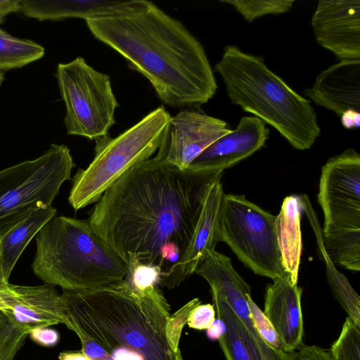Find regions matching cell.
Segmentation results:
<instances>
[{"label": "cell", "mask_w": 360, "mask_h": 360, "mask_svg": "<svg viewBox=\"0 0 360 360\" xmlns=\"http://www.w3.org/2000/svg\"><path fill=\"white\" fill-rule=\"evenodd\" d=\"M222 175L190 167L181 169L150 158L127 171L105 191L87 220L125 262L134 254L164 272L162 246L175 243L181 256L210 186Z\"/></svg>", "instance_id": "cell-1"}, {"label": "cell", "mask_w": 360, "mask_h": 360, "mask_svg": "<svg viewBox=\"0 0 360 360\" xmlns=\"http://www.w3.org/2000/svg\"><path fill=\"white\" fill-rule=\"evenodd\" d=\"M221 178L210 186L201 213L184 252L179 260L163 272L162 285L169 289L178 286L194 273L200 257L207 250H214L219 242L218 225L225 194Z\"/></svg>", "instance_id": "cell-14"}, {"label": "cell", "mask_w": 360, "mask_h": 360, "mask_svg": "<svg viewBox=\"0 0 360 360\" xmlns=\"http://www.w3.org/2000/svg\"><path fill=\"white\" fill-rule=\"evenodd\" d=\"M8 283V281L6 280L3 273L0 246V290H2L4 288H6Z\"/></svg>", "instance_id": "cell-34"}, {"label": "cell", "mask_w": 360, "mask_h": 360, "mask_svg": "<svg viewBox=\"0 0 360 360\" xmlns=\"http://www.w3.org/2000/svg\"><path fill=\"white\" fill-rule=\"evenodd\" d=\"M1 295L8 307L2 312L20 332L29 335L37 328L66 324L62 296L53 285L8 283Z\"/></svg>", "instance_id": "cell-13"}, {"label": "cell", "mask_w": 360, "mask_h": 360, "mask_svg": "<svg viewBox=\"0 0 360 360\" xmlns=\"http://www.w3.org/2000/svg\"><path fill=\"white\" fill-rule=\"evenodd\" d=\"M269 134V129L261 120L243 117L235 129L212 143L188 167L223 172L262 148Z\"/></svg>", "instance_id": "cell-15"}, {"label": "cell", "mask_w": 360, "mask_h": 360, "mask_svg": "<svg viewBox=\"0 0 360 360\" xmlns=\"http://www.w3.org/2000/svg\"><path fill=\"white\" fill-rule=\"evenodd\" d=\"M292 360H332L329 352L316 345L302 344L293 354Z\"/></svg>", "instance_id": "cell-28"}, {"label": "cell", "mask_w": 360, "mask_h": 360, "mask_svg": "<svg viewBox=\"0 0 360 360\" xmlns=\"http://www.w3.org/2000/svg\"><path fill=\"white\" fill-rule=\"evenodd\" d=\"M311 25L317 43L338 59H360L359 0L319 1Z\"/></svg>", "instance_id": "cell-12"}, {"label": "cell", "mask_w": 360, "mask_h": 360, "mask_svg": "<svg viewBox=\"0 0 360 360\" xmlns=\"http://www.w3.org/2000/svg\"><path fill=\"white\" fill-rule=\"evenodd\" d=\"M68 328L92 360H184L179 342L199 304L193 299L171 316L160 288L139 295L120 285L63 290Z\"/></svg>", "instance_id": "cell-2"}, {"label": "cell", "mask_w": 360, "mask_h": 360, "mask_svg": "<svg viewBox=\"0 0 360 360\" xmlns=\"http://www.w3.org/2000/svg\"><path fill=\"white\" fill-rule=\"evenodd\" d=\"M225 329L224 322L217 317L211 326L206 329V334L210 339L218 340L224 335Z\"/></svg>", "instance_id": "cell-32"}, {"label": "cell", "mask_w": 360, "mask_h": 360, "mask_svg": "<svg viewBox=\"0 0 360 360\" xmlns=\"http://www.w3.org/2000/svg\"><path fill=\"white\" fill-rule=\"evenodd\" d=\"M60 360H92L85 355L81 350L76 352H63L59 354Z\"/></svg>", "instance_id": "cell-33"}, {"label": "cell", "mask_w": 360, "mask_h": 360, "mask_svg": "<svg viewBox=\"0 0 360 360\" xmlns=\"http://www.w3.org/2000/svg\"><path fill=\"white\" fill-rule=\"evenodd\" d=\"M221 2L231 5L245 20L252 22L266 15H277L288 12L294 0H223Z\"/></svg>", "instance_id": "cell-23"}, {"label": "cell", "mask_w": 360, "mask_h": 360, "mask_svg": "<svg viewBox=\"0 0 360 360\" xmlns=\"http://www.w3.org/2000/svg\"><path fill=\"white\" fill-rule=\"evenodd\" d=\"M93 36L124 58L171 107L199 106L217 84L201 43L152 1L128 13L86 20Z\"/></svg>", "instance_id": "cell-3"}, {"label": "cell", "mask_w": 360, "mask_h": 360, "mask_svg": "<svg viewBox=\"0 0 360 360\" xmlns=\"http://www.w3.org/2000/svg\"><path fill=\"white\" fill-rule=\"evenodd\" d=\"M248 303L253 325L261 338L271 347L276 349L283 350L281 341L276 330L264 312L253 301L251 295L248 296Z\"/></svg>", "instance_id": "cell-26"}, {"label": "cell", "mask_w": 360, "mask_h": 360, "mask_svg": "<svg viewBox=\"0 0 360 360\" xmlns=\"http://www.w3.org/2000/svg\"><path fill=\"white\" fill-rule=\"evenodd\" d=\"M216 311L213 304H199L191 311L187 320L190 328L204 330L208 328L216 319Z\"/></svg>", "instance_id": "cell-27"}, {"label": "cell", "mask_w": 360, "mask_h": 360, "mask_svg": "<svg viewBox=\"0 0 360 360\" xmlns=\"http://www.w3.org/2000/svg\"><path fill=\"white\" fill-rule=\"evenodd\" d=\"M27 335L15 328L0 311V360H13Z\"/></svg>", "instance_id": "cell-25"}, {"label": "cell", "mask_w": 360, "mask_h": 360, "mask_svg": "<svg viewBox=\"0 0 360 360\" xmlns=\"http://www.w3.org/2000/svg\"><path fill=\"white\" fill-rule=\"evenodd\" d=\"M300 204L297 195H290L283 201L276 216L275 230L283 268L292 281L297 283L302 254Z\"/></svg>", "instance_id": "cell-20"}, {"label": "cell", "mask_w": 360, "mask_h": 360, "mask_svg": "<svg viewBox=\"0 0 360 360\" xmlns=\"http://www.w3.org/2000/svg\"><path fill=\"white\" fill-rule=\"evenodd\" d=\"M56 77L65 105L67 134L90 140L108 134L119 106L110 77L94 69L80 56L59 63Z\"/></svg>", "instance_id": "cell-8"}, {"label": "cell", "mask_w": 360, "mask_h": 360, "mask_svg": "<svg viewBox=\"0 0 360 360\" xmlns=\"http://www.w3.org/2000/svg\"><path fill=\"white\" fill-rule=\"evenodd\" d=\"M317 200L323 216L324 246L360 244V155L354 149L321 168Z\"/></svg>", "instance_id": "cell-10"}, {"label": "cell", "mask_w": 360, "mask_h": 360, "mask_svg": "<svg viewBox=\"0 0 360 360\" xmlns=\"http://www.w3.org/2000/svg\"><path fill=\"white\" fill-rule=\"evenodd\" d=\"M163 106L149 112L115 138L108 134L96 140L95 156L84 169H78L68 197L78 210L98 202L127 171L158 151L170 119Z\"/></svg>", "instance_id": "cell-6"}, {"label": "cell", "mask_w": 360, "mask_h": 360, "mask_svg": "<svg viewBox=\"0 0 360 360\" xmlns=\"http://www.w3.org/2000/svg\"><path fill=\"white\" fill-rule=\"evenodd\" d=\"M44 53L40 44L0 29V72L22 68L41 58Z\"/></svg>", "instance_id": "cell-21"}, {"label": "cell", "mask_w": 360, "mask_h": 360, "mask_svg": "<svg viewBox=\"0 0 360 360\" xmlns=\"http://www.w3.org/2000/svg\"><path fill=\"white\" fill-rule=\"evenodd\" d=\"M276 216L244 195L224 194L218 225L224 242L255 274L276 280L287 275L278 247Z\"/></svg>", "instance_id": "cell-7"}, {"label": "cell", "mask_w": 360, "mask_h": 360, "mask_svg": "<svg viewBox=\"0 0 360 360\" xmlns=\"http://www.w3.org/2000/svg\"><path fill=\"white\" fill-rule=\"evenodd\" d=\"M20 11V0H0V23L10 13Z\"/></svg>", "instance_id": "cell-31"}, {"label": "cell", "mask_w": 360, "mask_h": 360, "mask_svg": "<svg viewBox=\"0 0 360 360\" xmlns=\"http://www.w3.org/2000/svg\"><path fill=\"white\" fill-rule=\"evenodd\" d=\"M4 79V73L3 72H0V86H1Z\"/></svg>", "instance_id": "cell-35"}, {"label": "cell", "mask_w": 360, "mask_h": 360, "mask_svg": "<svg viewBox=\"0 0 360 360\" xmlns=\"http://www.w3.org/2000/svg\"><path fill=\"white\" fill-rule=\"evenodd\" d=\"M304 92L317 105L340 117L349 110L360 112V59L340 60L330 65Z\"/></svg>", "instance_id": "cell-17"}, {"label": "cell", "mask_w": 360, "mask_h": 360, "mask_svg": "<svg viewBox=\"0 0 360 360\" xmlns=\"http://www.w3.org/2000/svg\"><path fill=\"white\" fill-rule=\"evenodd\" d=\"M70 149L51 144L39 157L0 171V224L29 210L51 206L75 167Z\"/></svg>", "instance_id": "cell-9"}, {"label": "cell", "mask_w": 360, "mask_h": 360, "mask_svg": "<svg viewBox=\"0 0 360 360\" xmlns=\"http://www.w3.org/2000/svg\"><path fill=\"white\" fill-rule=\"evenodd\" d=\"M126 262L127 274L120 285L123 288L139 295H145L162 285L163 270L161 267L143 263L134 254L127 255Z\"/></svg>", "instance_id": "cell-22"}, {"label": "cell", "mask_w": 360, "mask_h": 360, "mask_svg": "<svg viewBox=\"0 0 360 360\" xmlns=\"http://www.w3.org/2000/svg\"><path fill=\"white\" fill-rule=\"evenodd\" d=\"M56 215L52 206L29 210L0 224V246L4 276L11 274L30 240Z\"/></svg>", "instance_id": "cell-19"}, {"label": "cell", "mask_w": 360, "mask_h": 360, "mask_svg": "<svg viewBox=\"0 0 360 360\" xmlns=\"http://www.w3.org/2000/svg\"><path fill=\"white\" fill-rule=\"evenodd\" d=\"M29 335L35 342L46 347L54 346L59 340L58 333L56 330L48 327L35 329Z\"/></svg>", "instance_id": "cell-29"}, {"label": "cell", "mask_w": 360, "mask_h": 360, "mask_svg": "<svg viewBox=\"0 0 360 360\" xmlns=\"http://www.w3.org/2000/svg\"><path fill=\"white\" fill-rule=\"evenodd\" d=\"M302 292L288 274L273 281L265 290L263 312L278 335L282 349L288 354L303 344Z\"/></svg>", "instance_id": "cell-16"}, {"label": "cell", "mask_w": 360, "mask_h": 360, "mask_svg": "<svg viewBox=\"0 0 360 360\" xmlns=\"http://www.w3.org/2000/svg\"><path fill=\"white\" fill-rule=\"evenodd\" d=\"M332 360H360V328L347 317L338 339L330 347Z\"/></svg>", "instance_id": "cell-24"}, {"label": "cell", "mask_w": 360, "mask_h": 360, "mask_svg": "<svg viewBox=\"0 0 360 360\" xmlns=\"http://www.w3.org/2000/svg\"><path fill=\"white\" fill-rule=\"evenodd\" d=\"M214 69L232 103L272 126L295 149H309L320 136L310 101L271 71L262 57L228 45Z\"/></svg>", "instance_id": "cell-4"}, {"label": "cell", "mask_w": 360, "mask_h": 360, "mask_svg": "<svg viewBox=\"0 0 360 360\" xmlns=\"http://www.w3.org/2000/svg\"><path fill=\"white\" fill-rule=\"evenodd\" d=\"M341 123L347 129L359 128L360 125V112L353 110L345 111L341 116Z\"/></svg>", "instance_id": "cell-30"}, {"label": "cell", "mask_w": 360, "mask_h": 360, "mask_svg": "<svg viewBox=\"0 0 360 360\" xmlns=\"http://www.w3.org/2000/svg\"><path fill=\"white\" fill-rule=\"evenodd\" d=\"M231 129L220 119L185 110L170 117L155 156L184 169L212 143Z\"/></svg>", "instance_id": "cell-11"}, {"label": "cell", "mask_w": 360, "mask_h": 360, "mask_svg": "<svg viewBox=\"0 0 360 360\" xmlns=\"http://www.w3.org/2000/svg\"><path fill=\"white\" fill-rule=\"evenodd\" d=\"M34 274L63 290L117 287L127 264L92 229L87 219L55 216L36 235Z\"/></svg>", "instance_id": "cell-5"}, {"label": "cell", "mask_w": 360, "mask_h": 360, "mask_svg": "<svg viewBox=\"0 0 360 360\" xmlns=\"http://www.w3.org/2000/svg\"><path fill=\"white\" fill-rule=\"evenodd\" d=\"M144 0L40 1L20 0V13L38 20L76 18L96 19L128 13L140 7Z\"/></svg>", "instance_id": "cell-18"}]
</instances>
